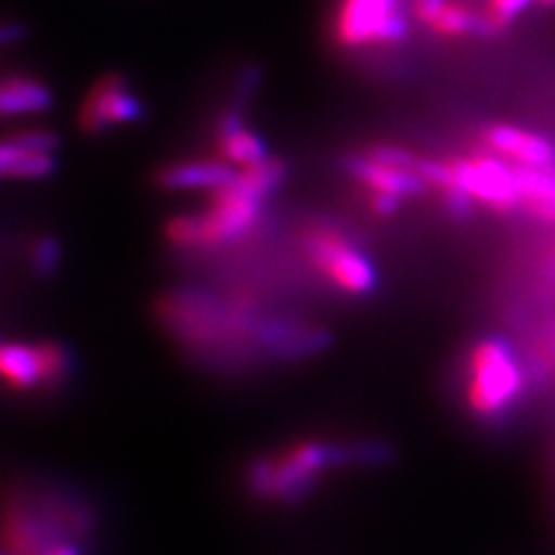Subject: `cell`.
Here are the masks:
<instances>
[{
	"label": "cell",
	"instance_id": "1",
	"mask_svg": "<svg viewBox=\"0 0 555 555\" xmlns=\"http://www.w3.org/2000/svg\"><path fill=\"white\" fill-rule=\"evenodd\" d=\"M467 405L483 420L507 412L524 389V373L512 347L502 338H483L467 359Z\"/></svg>",
	"mask_w": 555,
	"mask_h": 555
},
{
	"label": "cell",
	"instance_id": "2",
	"mask_svg": "<svg viewBox=\"0 0 555 555\" xmlns=\"http://www.w3.org/2000/svg\"><path fill=\"white\" fill-rule=\"evenodd\" d=\"M306 253L320 273L347 294H369L377 285L371 259L336 230L315 228L306 236Z\"/></svg>",
	"mask_w": 555,
	"mask_h": 555
},
{
	"label": "cell",
	"instance_id": "3",
	"mask_svg": "<svg viewBox=\"0 0 555 555\" xmlns=\"http://www.w3.org/2000/svg\"><path fill=\"white\" fill-rule=\"evenodd\" d=\"M334 35L347 49L398 44L408 38V22L398 0H343Z\"/></svg>",
	"mask_w": 555,
	"mask_h": 555
},
{
	"label": "cell",
	"instance_id": "4",
	"mask_svg": "<svg viewBox=\"0 0 555 555\" xmlns=\"http://www.w3.org/2000/svg\"><path fill=\"white\" fill-rule=\"evenodd\" d=\"M456 183L475 202L489 206L495 214H512L520 208L516 167L495 155H467L447 160Z\"/></svg>",
	"mask_w": 555,
	"mask_h": 555
},
{
	"label": "cell",
	"instance_id": "5",
	"mask_svg": "<svg viewBox=\"0 0 555 555\" xmlns=\"http://www.w3.org/2000/svg\"><path fill=\"white\" fill-rule=\"evenodd\" d=\"M259 206H262V199L243 190L236 179L230 185L216 190L211 208L206 214H197L202 248L220 246V243L246 234L259 216Z\"/></svg>",
	"mask_w": 555,
	"mask_h": 555
},
{
	"label": "cell",
	"instance_id": "6",
	"mask_svg": "<svg viewBox=\"0 0 555 555\" xmlns=\"http://www.w3.org/2000/svg\"><path fill=\"white\" fill-rule=\"evenodd\" d=\"M144 114L142 102H139L128 81L120 75L102 77L89 98L83 100L79 112V126L83 132H102L112 126L132 124Z\"/></svg>",
	"mask_w": 555,
	"mask_h": 555
},
{
	"label": "cell",
	"instance_id": "7",
	"mask_svg": "<svg viewBox=\"0 0 555 555\" xmlns=\"http://www.w3.org/2000/svg\"><path fill=\"white\" fill-rule=\"evenodd\" d=\"M481 139L486 149L512 165L555 171V144L544 134L498 124L486 128Z\"/></svg>",
	"mask_w": 555,
	"mask_h": 555
},
{
	"label": "cell",
	"instance_id": "8",
	"mask_svg": "<svg viewBox=\"0 0 555 555\" xmlns=\"http://www.w3.org/2000/svg\"><path fill=\"white\" fill-rule=\"evenodd\" d=\"M345 169L352 173L357 181L369 185L373 193H391L398 197L422 195L428 183L416 171L398 169L375 160L373 155H350L345 160Z\"/></svg>",
	"mask_w": 555,
	"mask_h": 555
},
{
	"label": "cell",
	"instance_id": "9",
	"mask_svg": "<svg viewBox=\"0 0 555 555\" xmlns=\"http://www.w3.org/2000/svg\"><path fill=\"white\" fill-rule=\"evenodd\" d=\"M236 169L230 163L193 160L169 165L158 173V185L167 190H220L236 179Z\"/></svg>",
	"mask_w": 555,
	"mask_h": 555
},
{
	"label": "cell",
	"instance_id": "10",
	"mask_svg": "<svg viewBox=\"0 0 555 555\" xmlns=\"http://www.w3.org/2000/svg\"><path fill=\"white\" fill-rule=\"evenodd\" d=\"M218 146L224 163L234 167H250L269 158L267 144L253 130L246 128L238 112H228L218 126Z\"/></svg>",
	"mask_w": 555,
	"mask_h": 555
},
{
	"label": "cell",
	"instance_id": "11",
	"mask_svg": "<svg viewBox=\"0 0 555 555\" xmlns=\"http://www.w3.org/2000/svg\"><path fill=\"white\" fill-rule=\"evenodd\" d=\"M516 167L520 208L548 224H555V171Z\"/></svg>",
	"mask_w": 555,
	"mask_h": 555
},
{
	"label": "cell",
	"instance_id": "12",
	"mask_svg": "<svg viewBox=\"0 0 555 555\" xmlns=\"http://www.w3.org/2000/svg\"><path fill=\"white\" fill-rule=\"evenodd\" d=\"M428 26L444 38H463V35H477V38H489L498 35L500 28L491 22L489 14L475 12L461 3H447Z\"/></svg>",
	"mask_w": 555,
	"mask_h": 555
},
{
	"label": "cell",
	"instance_id": "13",
	"mask_svg": "<svg viewBox=\"0 0 555 555\" xmlns=\"http://www.w3.org/2000/svg\"><path fill=\"white\" fill-rule=\"evenodd\" d=\"M0 371L10 387L14 389H33L42 385V366L38 347L24 343H5L0 350Z\"/></svg>",
	"mask_w": 555,
	"mask_h": 555
},
{
	"label": "cell",
	"instance_id": "14",
	"mask_svg": "<svg viewBox=\"0 0 555 555\" xmlns=\"http://www.w3.org/2000/svg\"><path fill=\"white\" fill-rule=\"evenodd\" d=\"M0 107L3 114H33L51 107V91L44 83L28 77H10L0 91Z\"/></svg>",
	"mask_w": 555,
	"mask_h": 555
},
{
	"label": "cell",
	"instance_id": "15",
	"mask_svg": "<svg viewBox=\"0 0 555 555\" xmlns=\"http://www.w3.org/2000/svg\"><path fill=\"white\" fill-rule=\"evenodd\" d=\"M0 169L8 179H44L54 173L56 160L51 153H38L5 142L0 146Z\"/></svg>",
	"mask_w": 555,
	"mask_h": 555
},
{
	"label": "cell",
	"instance_id": "16",
	"mask_svg": "<svg viewBox=\"0 0 555 555\" xmlns=\"http://www.w3.org/2000/svg\"><path fill=\"white\" fill-rule=\"evenodd\" d=\"M287 177V165L278 158H264L262 163H255L250 167H243L236 173V183L248 190L250 195L264 199L273 190L281 185Z\"/></svg>",
	"mask_w": 555,
	"mask_h": 555
},
{
	"label": "cell",
	"instance_id": "17",
	"mask_svg": "<svg viewBox=\"0 0 555 555\" xmlns=\"http://www.w3.org/2000/svg\"><path fill=\"white\" fill-rule=\"evenodd\" d=\"M40 352V366H42V385H61L73 369V357H69L67 347L61 343H42L38 345Z\"/></svg>",
	"mask_w": 555,
	"mask_h": 555
},
{
	"label": "cell",
	"instance_id": "18",
	"mask_svg": "<svg viewBox=\"0 0 555 555\" xmlns=\"http://www.w3.org/2000/svg\"><path fill=\"white\" fill-rule=\"evenodd\" d=\"M59 259H61L59 241L51 238V236L38 238V243H35V248H33V255H30L35 273H40V275L54 273L56 267H59Z\"/></svg>",
	"mask_w": 555,
	"mask_h": 555
},
{
	"label": "cell",
	"instance_id": "19",
	"mask_svg": "<svg viewBox=\"0 0 555 555\" xmlns=\"http://www.w3.org/2000/svg\"><path fill=\"white\" fill-rule=\"evenodd\" d=\"M530 3H534V0H489V10H486V14L491 16V22L500 30H505V26H509Z\"/></svg>",
	"mask_w": 555,
	"mask_h": 555
},
{
	"label": "cell",
	"instance_id": "20",
	"mask_svg": "<svg viewBox=\"0 0 555 555\" xmlns=\"http://www.w3.org/2000/svg\"><path fill=\"white\" fill-rule=\"evenodd\" d=\"M14 146L26 149V151H38V153H51L59 146V137L49 130H28V132H20L14 134L12 139H8Z\"/></svg>",
	"mask_w": 555,
	"mask_h": 555
},
{
	"label": "cell",
	"instance_id": "21",
	"mask_svg": "<svg viewBox=\"0 0 555 555\" xmlns=\"http://www.w3.org/2000/svg\"><path fill=\"white\" fill-rule=\"evenodd\" d=\"M369 155H373V158L379 163L398 167V169H408V171H416V165H420V158H414V155H410L408 151L398 146H373Z\"/></svg>",
	"mask_w": 555,
	"mask_h": 555
},
{
	"label": "cell",
	"instance_id": "22",
	"mask_svg": "<svg viewBox=\"0 0 555 555\" xmlns=\"http://www.w3.org/2000/svg\"><path fill=\"white\" fill-rule=\"evenodd\" d=\"M401 199L403 197L391 195V193H373L371 195V208H373L377 216L389 218V216H393L398 211V208H401Z\"/></svg>",
	"mask_w": 555,
	"mask_h": 555
},
{
	"label": "cell",
	"instance_id": "23",
	"mask_svg": "<svg viewBox=\"0 0 555 555\" xmlns=\"http://www.w3.org/2000/svg\"><path fill=\"white\" fill-rule=\"evenodd\" d=\"M444 5L447 0H414V12L424 24H428Z\"/></svg>",
	"mask_w": 555,
	"mask_h": 555
},
{
	"label": "cell",
	"instance_id": "24",
	"mask_svg": "<svg viewBox=\"0 0 555 555\" xmlns=\"http://www.w3.org/2000/svg\"><path fill=\"white\" fill-rule=\"evenodd\" d=\"M40 555H79V551L69 544H56V546L42 551Z\"/></svg>",
	"mask_w": 555,
	"mask_h": 555
},
{
	"label": "cell",
	"instance_id": "25",
	"mask_svg": "<svg viewBox=\"0 0 555 555\" xmlns=\"http://www.w3.org/2000/svg\"><path fill=\"white\" fill-rule=\"evenodd\" d=\"M20 35H22V28L16 26V24H5L3 26V42L5 44L12 42V40H20Z\"/></svg>",
	"mask_w": 555,
	"mask_h": 555
},
{
	"label": "cell",
	"instance_id": "26",
	"mask_svg": "<svg viewBox=\"0 0 555 555\" xmlns=\"http://www.w3.org/2000/svg\"><path fill=\"white\" fill-rule=\"evenodd\" d=\"M540 3L546 8H555V0H540Z\"/></svg>",
	"mask_w": 555,
	"mask_h": 555
}]
</instances>
